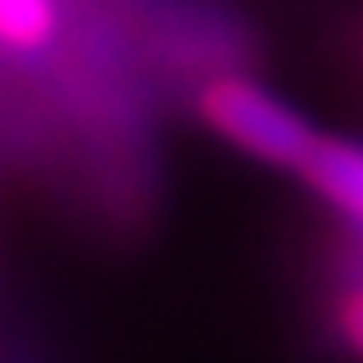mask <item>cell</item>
<instances>
[{
	"instance_id": "6da1fadb",
	"label": "cell",
	"mask_w": 363,
	"mask_h": 363,
	"mask_svg": "<svg viewBox=\"0 0 363 363\" xmlns=\"http://www.w3.org/2000/svg\"><path fill=\"white\" fill-rule=\"evenodd\" d=\"M196 113L213 136L272 168H300L318 136L291 100L245 73H209L196 91Z\"/></svg>"
},
{
	"instance_id": "7a4b0ae2",
	"label": "cell",
	"mask_w": 363,
	"mask_h": 363,
	"mask_svg": "<svg viewBox=\"0 0 363 363\" xmlns=\"http://www.w3.org/2000/svg\"><path fill=\"white\" fill-rule=\"evenodd\" d=\"M295 173L304 186L332 213H340L350 227L363 232V141H345V136H313L309 155L300 159Z\"/></svg>"
},
{
	"instance_id": "3957f363",
	"label": "cell",
	"mask_w": 363,
	"mask_h": 363,
	"mask_svg": "<svg viewBox=\"0 0 363 363\" xmlns=\"http://www.w3.org/2000/svg\"><path fill=\"white\" fill-rule=\"evenodd\" d=\"M60 32V0H0V50L37 55Z\"/></svg>"
}]
</instances>
